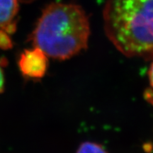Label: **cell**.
<instances>
[{"mask_svg": "<svg viewBox=\"0 0 153 153\" xmlns=\"http://www.w3.org/2000/svg\"><path fill=\"white\" fill-rule=\"evenodd\" d=\"M106 36L128 57L153 60V0H106Z\"/></svg>", "mask_w": 153, "mask_h": 153, "instance_id": "6da1fadb", "label": "cell"}, {"mask_svg": "<svg viewBox=\"0 0 153 153\" xmlns=\"http://www.w3.org/2000/svg\"><path fill=\"white\" fill-rule=\"evenodd\" d=\"M89 36V17L80 6L55 2L43 10L31 40L48 57L65 60L87 49Z\"/></svg>", "mask_w": 153, "mask_h": 153, "instance_id": "7a4b0ae2", "label": "cell"}, {"mask_svg": "<svg viewBox=\"0 0 153 153\" xmlns=\"http://www.w3.org/2000/svg\"><path fill=\"white\" fill-rule=\"evenodd\" d=\"M48 56L38 48L25 51L21 55L19 67L24 76L31 79H41L48 70Z\"/></svg>", "mask_w": 153, "mask_h": 153, "instance_id": "3957f363", "label": "cell"}, {"mask_svg": "<svg viewBox=\"0 0 153 153\" xmlns=\"http://www.w3.org/2000/svg\"><path fill=\"white\" fill-rule=\"evenodd\" d=\"M19 11L18 0H0V29L11 33L16 29L15 18Z\"/></svg>", "mask_w": 153, "mask_h": 153, "instance_id": "277c9868", "label": "cell"}, {"mask_svg": "<svg viewBox=\"0 0 153 153\" xmlns=\"http://www.w3.org/2000/svg\"><path fill=\"white\" fill-rule=\"evenodd\" d=\"M76 153H108L102 145L94 142H84L79 145Z\"/></svg>", "mask_w": 153, "mask_h": 153, "instance_id": "5b68a950", "label": "cell"}, {"mask_svg": "<svg viewBox=\"0 0 153 153\" xmlns=\"http://www.w3.org/2000/svg\"><path fill=\"white\" fill-rule=\"evenodd\" d=\"M11 47V41L8 33L2 29H0V48L8 49Z\"/></svg>", "mask_w": 153, "mask_h": 153, "instance_id": "8992f818", "label": "cell"}, {"mask_svg": "<svg viewBox=\"0 0 153 153\" xmlns=\"http://www.w3.org/2000/svg\"><path fill=\"white\" fill-rule=\"evenodd\" d=\"M144 98L145 100L153 106V90L152 89H147L144 92Z\"/></svg>", "mask_w": 153, "mask_h": 153, "instance_id": "52a82bcc", "label": "cell"}, {"mask_svg": "<svg viewBox=\"0 0 153 153\" xmlns=\"http://www.w3.org/2000/svg\"><path fill=\"white\" fill-rule=\"evenodd\" d=\"M1 65L2 62L0 60V93L4 91V77L3 70L1 69Z\"/></svg>", "mask_w": 153, "mask_h": 153, "instance_id": "ba28073f", "label": "cell"}, {"mask_svg": "<svg viewBox=\"0 0 153 153\" xmlns=\"http://www.w3.org/2000/svg\"><path fill=\"white\" fill-rule=\"evenodd\" d=\"M148 78L151 87L153 88V61L151 63L150 68H149L148 70Z\"/></svg>", "mask_w": 153, "mask_h": 153, "instance_id": "9c48e42d", "label": "cell"}]
</instances>
